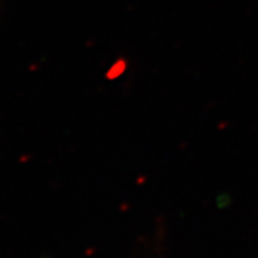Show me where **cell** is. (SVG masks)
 Instances as JSON below:
<instances>
[{
    "mask_svg": "<svg viewBox=\"0 0 258 258\" xmlns=\"http://www.w3.org/2000/svg\"><path fill=\"white\" fill-rule=\"evenodd\" d=\"M126 69H128V60L123 57H119L118 60H115V63L112 64V68L108 71L106 78L108 79H118L119 76L125 74Z\"/></svg>",
    "mask_w": 258,
    "mask_h": 258,
    "instance_id": "obj_1",
    "label": "cell"
}]
</instances>
